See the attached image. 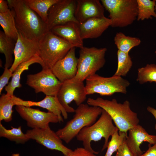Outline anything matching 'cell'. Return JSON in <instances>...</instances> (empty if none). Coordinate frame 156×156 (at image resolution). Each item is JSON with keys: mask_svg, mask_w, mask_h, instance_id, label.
I'll list each match as a JSON object with an SVG mask.
<instances>
[{"mask_svg": "<svg viewBox=\"0 0 156 156\" xmlns=\"http://www.w3.org/2000/svg\"><path fill=\"white\" fill-rule=\"evenodd\" d=\"M7 1L9 8L14 11L18 31L27 38L39 42L49 31L47 24L24 0Z\"/></svg>", "mask_w": 156, "mask_h": 156, "instance_id": "6da1fadb", "label": "cell"}, {"mask_svg": "<svg viewBox=\"0 0 156 156\" xmlns=\"http://www.w3.org/2000/svg\"><path fill=\"white\" fill-rule=\"evenodd\" d=\"M87 103L90 106L99 107L106 111L119 129V132L127 134L130 129L139 124L137 114L131 109L128 100L120 103L115 99L109 100L101 97L95 99L89 98Z\"/></svg>", "mask_w": 156, "mask_h": 156, "instance_id": "7a4b0ae2", "label": "cell"}, {"mask_svg": "<svg viewBox=\"0 0 156 156\" xmlns=\"http://www.w3.org/2000/svg\"><path fill=\"white\" fill-rule=\"evenodd\" d=\"M102 110L99 107L82 103L75 109L73 118L64 127L57 130L56 133L62 140L69 143L83 128L95 123Z\"/></svg>", "mask_w": 156, "mask_h": 156, "instance_id": "3957f363", "label": "cell"}, {"mask_svg": "<svg viewBox=\"0 0 156 156\" xmlns=\"http://www.w3.org/2000/svg\"><path fill=\"white\" fill-rule=\"evenodd\" d=\"M100 115L95 123L83 128L76 137L78 140L82 142L85 148L96 155L99 152L92 149L91 142L98 141L104 138L105 142L102 149L103 151L107 147L109 137L118 129L114 125L112 118L106 111L103 109Z\"/></svg>", "mask_w": 156, "mask_h": 156, "instance_id": "277c9868", "label": "cell"}, {"mask_svg": "<svg viewBox=\"0 0 156 156\" xmlns=\"http://www.w3.org/2000/svg\"><path fill=\"white\" fill-rule=\"evenodd\" d=\"M39 43L38 55L43 63L42 68L51 69L72 48L67 42L51 31L44 35Z\"/></svg>", "mask_w": 156, "mask_h": 156, "instance_id": "5b68a950", "label": "cell"}, {"mask_svg": "<svg viewBox=\"0 0 156 156\" xmlns=\"http://www.w3.org/2000/svg\"><path fill=\"white\" fill-rule=\"evenodd\" d=\"M107 51L105 47L99 49L83 47L80 48L77 73L75 76L70 80L83 82L88 77L96 74L105 64Z\"/></svg>", "mask_w": 156, "mask_h": 156, "instance_id": "8992f818", "label": "cell"}, {"mask_svg": "<svg viewBox=\"0 0 156 156\" xmlns=\"http://www.w3.org/2000/svg\"><path fill=\"white\" fill-rule=\"evenodd\" d=\"M101 2L109 13L110 26L124 27L132 24L137 19L136 0H101Z\"/></svg>", "mask_w": 156, "mask_h": 156, "instance_id": "52a82bcc", "label": "cell"}, {"mask_svg": "<svg viewBox=\"0 0 156 156\" xmlns=\"http://www.w3.org/2000/svg\"><path fill=\"white\" fill-rule=\"evenodd\" d=\"M85 91L87 95L98 93L102 96H111L116 93L126 94L130 85L127 80L122 77L113 75L104 77L95 74L85 80Z\"/></svg>", "mask_w": 156, "mask_h": 156, "instance_id": "ba28073f", "label": "cell"}, {"mask_svg": "<svg viewBox=\"0 0 156 156\" xmlns=\"http://www.w3.org/2000/svg\"><path fill=\"white\" fill-rule=\"evenodd\" d=\"M27 77L26 84L36 93L42 92L47 96H56L62 83L50 69L42 68L37 73L28 75Z\"/></svg>", "mask_w": 156, "mask_h": 156, "instance_id": "9c48e42d", "label": "cell"}, {"mask_svg": "<svg viewBox=\"0 0 156 156\" xmlns=\"http://www.w3.org/2000/svg\"><path fill=\"white\" fill-rule=\"evenodd\" d=\"M87 94L83 82L71 80L62 83L56 97L67 113L75 112V109L69 104L74 101L78 106L85 101Z\"/></svg>", "mask_w": 156, "mask_h": 156, "instance_id": "30bf717a", "label": "cell"}, {"mask_svg": "<svg viewBox=\"0 0 156 156\" xmlns=\"http://www.w3.org/2000/svg\"><path fill=\"white\" fill-rule=\"evenodd\" d=\"M76 5V0H59L52 6L48 11L47 23L49 30L69 22L79 23L74 16Z\"/></svg>", "mask_w": 156, "mask_h": 156, "instance_id": "8fae6325", "label": "cell"}, {"mask_svg": "<svg viewBox=\"0 0 156 156\" xmlns=\"http://www.w3.org/2000/svg\"><path fill=\"white\" fill-rule=\"evenodd\" d=\"M15 106L16 111L26 121L27 126L32 129L45 128L50 123H60L58 117L50 112L22 105Z\"/></svg>", "mask_w": 156, "mask_h": 156, "instance_id": "7c38bea8", "label": "cell"}, {"mask_svg": "<svg viewBox=\"0 0 156 156\" xmlns=\"http://www.w3.org/2000/svg\"><path fill=\"white\" fill-rule=\"evenodd\" d=\"M30 139H32L46 148L62 152L64 156L73 150L63 144L62 140L50 128L49 126L45 128H35L27 130L25 133Z\"/></svg>", "mask_w": 156, "mask_h": 156, "instance_id": "4fadbf2b", "label": "cell"}, {"mask_svg": "<svg viewBox=\"0 0 156 156\" xmlns=\"http://www.w3.org/2000/svg\"><path fill=\"white\" fill-rule=\"evenodd\" d=\"M39 42L27 38L18 32L14 51V61L10 68L13 73L21 63L38 55Z\"/></svg>", "mask_w": 156, "mask_h": 156, "instance_id": "5bb4252c", "label": "cell"}, {"mask_svg": "<svg viewBox=\"0 0 156 156\" xmlns=\"http://www.w3.org/2000/svg\"><path fill=\"white\" fill-rule=\"evenodd\" d=\"M75 50V47L71 48L66 56L56 63L51 69L62 83L72 79L77 74L78 58L76 57Z\"/></svg>", "mask_w": 156, "mask_h": 156, "instance_id": "9a60e30c", "label": "cell"}, {"mask_svg": "<svg viewBox=\"0 0 156 156\" xmlns=\"http://www.w3.org/2000/svg\"><path fill=\"white\" fill-rule=\"evenodd\" d=\"M15 105H22L30 107L38 106L48 110L56 115L58 118L60 123L63 122V119L68 118V114L64 108L59 102L56 96L46 95L42 100L38 101H26L14 95L13 96Z\"/></svg>", "mask_w": 156, "mask_h": 156, "instance_id": "2e32d148", "label": "cell"}, {"mask_svg": "<svg viewBox=\"0 0 156 156\" xmlns=\"http://www.w3.org/2000/svg\"><path fill=\"white\" fill-rule=\"evenodd\" d=\"M105 8L98 0H77L74 16L79 23L105 16Z\"/></svg>", "mask_w": 156, "mask_h": 156, "instance_id": "e0dca14e", "label": "cell"}, {"mask_svg": "<svg viewBox=\"0 0 156 156\" xmlns=\"http://www.w3.org/2000/svg\"><path fill=\"white\" fill-rule=\"evenodd\" d=\"M128 131L126 141L129 149L134 156H140L143 153L140 148V146L143 142H147L150 145L156 143V135L149 134L139 124Z\"/></svg>", "mask_w": 156, "mask_h": 156, "instance_id": "ac0fdd59", "label": "cell"}, {"mask_svg": "<svg viewBox=\"0 0 156 156\" xmlns=\"http://www.w3.org/2000/svg\"><path fill=\"white\" fill-rule=\"evenodd\" d=\"M79 24L73 22H69L55 26L50 31L67 42L72 47L80 49L84 46Z\"/></svg>", "mask_w": 156, "mask_h": 156, "instance_id": "d6986e66", "label": "cell"}, {"mask_svg": "<svg viewBox=\"0 0 156 156\" xmlns=\"http://www.w3.org/2000/svg\"><path fill=\"white\" fill-rule=\"evenodd\" d=\"M111 21L105 16L94 18L79 24L82 39L96 38L100 36L109 26Z\"/></svg>", "mask_w": 156, "mask_h": 156, "instance_id": "ffe728a7", "label": "cell"}, {"mask_svg": "<svg viewBox=\"0 0 156 156\" xmlns=\"http://www.w3.org/2000/svg\"><path fill=\"white\" fill-rule=\"evenodd\" d=\"M35 63L40 64L42 67L43 66L42 60L39 55H37L22 63L16 68L13 73L11 81L5 87L6 94L11 96L14 95V92L16 88L22 87L20 81L21 75L22 73L25 70H28L31 65Z\"/></svg>", "mask_w": 156, "mask_h": 156, "instance_id": "44dd1931", "label": "cell"}, {"mask_svg": "<svg viewBox=\"0 0 156 156\" xmlns=\"http://www.w3.org/2000/svg\"><path fill=\"white\" fill-rule=\"evenodd\" d=\"M0 24L8 37L16 42L18 31L15 19V13L12 9L4 13L0 12Z\"/></svg>", "mask_w": 156, "mask_h": 156, "instance_id": "7402d4cb", "label": "cell"}, {"mask_svg": "<svg viewBox=\"0 0 156 156\" xmlns=\"http://www.w3.org/2000/svg\"><path fill=\"white\" fill-rule=\"evenodd\" d=\"M16 41L8 37L3 31H0V52L5 57V68H10L14 61L13 56Z\"/></svg>", "mask_w": 156, "mask_h": 156, "instance_id": "603a6c76", "label": "cell"}, {"mask_svg": "<svg viewBox=\"0 0 156 156\" xmlns=\"http://www.w3.org/2000/svg\"><path fill=\"white\" fill-rule=\"evenodd\" d=\"M59 0H24L25 4L36 13L46 24L48 11Z\"/></svg>", "mask_w": 156, "mask_h": 156, "instance_id": "cb8c5ba5", "label": "cell"}, {"mask_svg": "<svg viewBox=\"0 0 156 156\" xmlns=\"http://www.w3.org/2000/svg\"><path fill=\"white\" fill-rule=\"evenodd\" d=\"M114 41L118 50L127 53H129L132 49L138 46L141 42L139 38L127 36L120 32L116 34Z\"/></svg>", "mask_w": 156, "mask_h": 156, "instance_id": "d4e9b609", "label": "cell"}, {"mask_svg": "<svg viewBox=\"0 0 156 156\" xmlns=\"http://www.w3.org/2000/svg\"><path fill=\"white\" fill-rule=\"evenodd\" d=\"M137 3L138 21L156 18L155 0H136Z\"/></svg>", "mask_w": 156, "mask_h": 156, "instance_id": "484cf974", "label": "cell"}, {"mask_svg": "<svg viewBox=\"0 0 156 156\" xmlns=\"http://www.w3.org/2000/svg\"><path fill=\"white\" fill-rule=\"evenodd\" d=\"M11 129H7L0 122V137L6 138L17 144H23L30 139L26 133H24L20 126L18 128L11 127Z\"/></svg>", "mask_w": 156, "mask_h": 156, "instance_id": "4316f807", "label": "cell"}, {"mask_svg": "<svg viewBox=\"0 0 156 156\" xmlns=\"http://www.w3.org/2000/svg\"><path fill=\"white\" fill-rule=\"evenodd\" d=\"M13 96L4 93L0 97V122L2 120L8 122L12 120V108L15 105Z\"/></svg>", "mask_w": 156, "mask_h": 156, "instance_id": "83f0119b", "label": "cell"}, {"mask_svg": "<svg viewBox=\"0 0 156 156\" xmlns=\"http://www.w3.org/2000/svg\"><path fill=\"white\" fill-rule=\"evenodd\" d=\"M118 66L114 75L120 77L126 76L131 69L133 62L131 58L127 53L118 50Z\"/></svg>", "mask_w": 156, "mask_h": 156, "instance_id": "f1b7e54d", "label": "cell"}, {"mask_svg": "<svg viewBox=\"0 0 156 156\" xmlns=\"http://www.w3.org/2000/svg\"><path fill=\"white\" fill-rule=\"evenodd\" d=\"M136 80L141 84L147 82L156 83V64H147L138 68Z\"/></svg>", "mask_w": 156, "mask_h": 156, "instance_id": "f546056e", "label": "cell"}, {"mask_svg": "<svg viewBox=\"0 0 156 156\" xmlns=\"http://www.w3.org/2000/svg\"><path fill=\"white\" fill-rule=\"evenodd\" d=\"M118 131V129L116 130L111 136V139L108 142L107 150L104 156H112L125 140L127 134L125 132H119Z\"/></svg>", "mask_w": 156, "mask_h": 156, "instance_id": "4dcf8cb0", "label": "cell"}, {"mask_svg": "<svg viewBox=\"0 0 156 156\" xmlns=\"http://www.w3.org/2000/svg\"><path fill=\"white\" fill-rule=\"evenodd\" d=\"M13 73L10 70V68H5L2 74L0 77V94L3 88L8 83L10 79L12 77Z\"/></svg>", "mask_w": 156, "mask_h": 156, "instance_id": "1f68e13d", "label": "cell"}, {"mask_svg": "<svg viewBox=\"0 0 156 156\" xmlns=\"http://www.w3.org/2000/svg\"><path fill=\"white\" fill-rule=\"evenodd\" d=\"M66 156H98L84 147L77 148Z\"/></svg>", "mask_w": 156, "mask_h": 156, "instance_id": "d6a6232c", "label": "cell"}, {"mask_svg": "<svg viewBox=\"0 0 156 156\" xmlns=\"http://www.w3.org/2000/svg\"><path fill=\"white\" fill-rule=\"evenodd\" d=\"M115 156H134L129 149L126 139L117 151Z\"/></svg>", "mask_w": 156, "mask_h": 156, "instance_id": "836d02e7", "label": "cell"}, {"mask_svg": "<svg viewBox=\"0 0 156 156\" xmlns=\"http://www.w3.org/2000/svg\"><path fill=\"white\" fill-rule=\"evenodd\" d=\"M140 156H156V143L152 146L148 144V149Z\"/></svg>", "mask_w": 156, "mask_h": 156, "instance_id": "e575fe53", "label": "cell"}, {"mask_svg": "<svg viewBox=\"0 0 156 156\" xmlns=\"http://www.w3.org/2000/svg\"><path fill=\"white\" fill-rule=\"evenodd\" d=\"M7 1L0 0V12L4 13L6 12L10 9Z\"/></svg>", "mask_w": 156, "mask_h": 156, "instance_id": "d590c367", "label": "cell"}, {"mask_svg": "<svg viewBox=\"0 0 156 156\" xmlns=\"http://www.w3.org/2000/svg\"><path fill=\"white\" fill-rule=\"evenodd\" d=\"M148 111L151 113L154 116L155 120V129L156 130V109L151 106H148L147 108Z\"/></svg>", "mask_w": 156, "mask_h": 156, "instance_id": "8d00e7d4", "label": "cell"}, {"mask_svg": "<svg viewBox=\"0 0 156 156\" xmlns=\"http://www.w3.org/2000/svg\"><path fill=\"white\" fill-rule=\"evenodd\" d=\"M12 156H20V155L18 153L14 154L12 155Z\"/></svg>", "mask_w": 156, "mask_h": 156, "instance_id": "74e56055", "label": "cell"}, {"mask_svg": "<svg viewBox=\"0 0 156 156\" xmlns=\"http://www.w3.org/2000/svg\"><path fill=\"white\" fill-rule=\"evenodd\" d=\"M155 1L156 2V0H155ZM155 11L156 12V6H155ZM155 53H156V51H155Z\"/></svg>", "mask_w": 156, "mask_h": 156, "instance_id": "f35d334b", "label": "cell"}]
</instances>
